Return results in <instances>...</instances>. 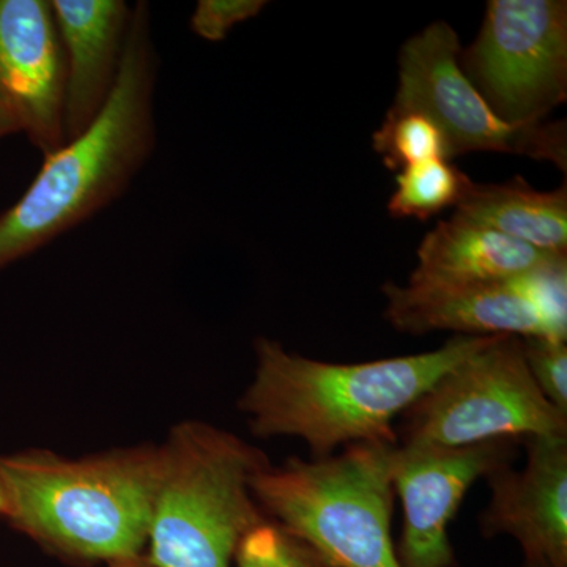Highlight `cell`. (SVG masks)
Instances as JSON below:
<instances>
[{
    "label": "cell",
    "instance_id": "obj_1",
    "mask_svg": "<svg viewBox=\"0 0 567 567\" xmlns=\"http://www.w3.org/2000/svg\"><path fill=\"white\" fill-rule=\"evenodd\" d=\"M495 338L456 334L432 352L347 364L312 360L257 338L256 371L238 410L257 439L295 436L315 457L357 443L398 445L399 416Z\"/></svg>",
    "mask_w": 567,
    "mask_h": 567
},
{
    "label": "cell",
    "instance_id": "obj_2",
    "mask_svg": "<svg viewBox=\"0 0 567 567\" xmlns=\"http://www.w3.org/2000/svg\"><path fill=\"white\" fill-rule=\"evenodd\" d=\"M158 70L151 7L140 0L102 114L81 136L43 156L28 189L0 213V271L89 221L130 188L156 147Z\"/></svg>",
    "mask_w": 567,
    "mask_h": 567
},
{
    "label": "cell",
    "instance_id": "obj_3",
    "mask_svg": "<svg viewBox=\"0 0 567 567\" xmlns=\"http://www.w3.org/2000/svg\"><path fill=\"white\" fill-rule=\"evenodd\" d=\"M7 524L76 566L145 554L162 475L159 445L115 447L81 458L48 450L2 456Z\"/></svg>",
    "mask_w": 567,
    "mask_h": 567
},
{
    "label": "cell",
    "instance_id": "obj_4",
    "mask_svg": "<svg viewBox=\"0 0 567 567\" xmlns=\"http://www.w3.org/2000/svg\"><path fill=\"white\" fill-rule=\"evenodd\" d=\"M162 450L145 557L155 567H234L267 522L251 484L270 464L259 447L200 421L175 424Z\"/></svg>",
    "mask_w": 567,
    "mask_h": 567
},
{
    "label": "cell",
    "instance_id": "obj_5",
    "mask_svg": "<svg viewBox=\"0 0 567 567\" xmlns=\"http://www.w3.org/2000/svg\"><path fill=\"white\" fill-rule=\"evenodd\" d=\"M395 446L357 443L331 456L268 465L254 476V498L268 520L330 567H399L391 536Z\"/></svg>",
    "mask_w": 567,
    "mask_h": 567
},
{
    "label": "cell",
    "instance_id": "obj_6",
    "mask_svg": "<svg viewBox=\"0 0 567 567\" xmlns=\"http://www.w3.org/2000/svg\"><path fill=\"white\" fill-rule=\"evenodd\" d=\"M398 445L461 447L527 436L567 439V413L529 374L522 339L496 336L429 388L395 423Z\"/></svg>",
    "mask_w": 567,
    "mask_h": 567
},
{
    "label": "cell",
    "instance_id": "obj_7",
    "mask_svg": "<svg viewBox=\"0 0 567 567\" xmlns=\"http://www.w3.org/2000/svg\"><path fill=\"white\" fill-rule=\"evenodd\" d=\"M461 52L457 32L442 20L406 40L391 107L431 117L445 134L450 159L472 152L509 153L554 164L566 174V122L503 121L466 78Z\"/></svg>",
    "mask_w": 567,
    "mask_h": 567
},
{
    "label": "cell",
    "instance_id": "obj_8",
    "mask_svg": "<svg viewBox=\"0 0 567 567\" xmlns=\"http://www.w3.org/2000/svg\"><path fill=\"white\" fill-rule=\"evenodd\" d=\"M458 61L499 118L546 121L567 99L566 0H491Z\"/></svg>",
    "mask_w": 567,
    "mask_h": 567
},
{
    "label": "cell",
    "instance_id": "obj_9",
    "mask_svg": "<svg viewBox=\"0 0 567 567\" xmlns=\"http://www.w3.org/2000/svg\"><path fill=\"white\" fill-rule=\"evenodd\" d=\"M520 446L514 439L461 447L395 446L393 486L404 513L394 543L399 567H457L450 525L466 492L513 464Z\"/></svg>",
    "mask_w": 567,
    "mask_h": 567
},
{
    "label": "cell",
    "instance_id": "obj_10",
    "mask_svg": "<svg viewBox=\"0 0 567 567\" xmlns=\"http://www.w3.org/2000/svg\"><path fill=\"white\" fill-rule=\"evenodd\" d=\"M65 61L51 0H0V107L41 156L65 144Z\"/></svg>",
    "mask_w": 567,
    "mask_h": 567
},
{
    "label": "cell",
    "instance_id": "obj_11",
    "mask_svg": "<svg viewBox=\"0 0 567 567\" xmlns=\"http://www.w3.org/2000/svg\"><path fill=\"white\" fill-rule=\"evenodd\" d=\"M522 446L524 468L505 465L486 477L492 495L481 533L513 537L525 559L567 567V439L527 436Z\"/></svg>",
    "mask_w": 567,
    "mask_h": 567
},
{
    "label": "cell",
    "instance_id": "obj_12",
    "mask_svg": "<svg viewBox=\"0 0 567 567\" xmlns=\"http://www.w3.org/2000/svg\"><path fill=\"white\" fill-rule=\"evenodd\" d=\"M65 61V142L96 121L121 73L133 6L125 0H51Z\"/></svg>",
    "mask_w": 567,
    "mask_h": 567
},
{
    "label": "cell",
    "instance_id": "obj_13",
    "mask_svg": "<svg viewBox=\"0 0 567 567\" xmlns=\"http://www.w3.org/2000/svg\"><path fill=\"white\" fill-rule=\"evenodd\" d=\"M388 323L404 334L451 331L458 336H546V324L503 282H386ZM554 339V338H551Z\"/></svg>",
    "mask_w": 567,
    "mask_h": 567
},
{
    "label": "cell",
    "instance_id": "obj_14",
    "mask_svg": "<svg viewBox=\"0 0 567 567\" xmlns=\"http://www.w3.org/2000/svg\"><path fill=\"white\" fill-rule=\"evenodd\" d=\"M551 256L555 254L539 251L454 213L425 235L417 248V267L409 279L503 282Z\"/></svg>",
    "mask_w": 567,
    "mask_h": 567
},
{
    "label": "cell",
    "instance_id": "obj_15",
    "mask_svg": "<svg viewBox=\"0 0 567 567\" xmlns=\"http://www.w3.org/2000/svg\"><path fill=\"white\" fill-rule=\"evenodd\" d=\"M456 215L544 252L567 254V185L539 192L522 177L470 183Z\"/></svg>",
    "mask_w": 567,
    "mask_h": 567
},
{
    "label": "cell",
    "instance_id": "obj_16",
    "mask_svg": "<svg viewBox=\"0 0 567 567\" xmlns=\"http://www.w3.org/2000/svg\"><path fill=\"white\" fill-rule=\"evenodd\" d=\"M472 182L468 175L445 159L417 164L395 177L388 212L395 219L427 221L446 208H456Z\"/></svg>",
    "mask_w": 567,
    "mask_h": 567
},
{
    "label": "cell",
    "instance_id": "obj_17",
    "mask_svg": "<svg viewBox=\"0 0 567 567\" xmlns=\"http://www.w3.org/2000/svg\"><path fill=\"white\" fill-rule=\"evenodd\" d=\"M372 148L394 173L436 159L451 162L445 134L431 117L417 111L390 107L382 125L372 134Z\"/></svg>",
    "mask_w": 567,
    "mask_h": 567
},
{
    "label": "cell",
    "instance_id": "obj_18",
    "mask_svg": "<svg viewBox=\"0 0 567 567\" xmlns=\"http://www.w3.org/2000/svg\"><path fill=\"white\" fill-rule=\"evenodd\" d=\"M506 282L535 309L550 338L567 341V254H555Z\"/></svg>",
    "mask_w": 567,
    "mask_h": 567
},
{
    "label": "cell",
    "instance_id": "obj_19",
    "mask_svg": "<svg viewBox=\"0 0 567 567\" xmlns=\"http://www.w3.org/2000/svg\"><path fill=\"white\" fill-rule=\"evenodd\" d=\"M234 567H330L315 548L275 522L267 520L246 535Z\"/></svg>",
    "mask_w": 567,
    "mask_h": 567
},
{
    "label": "cell",
    "instance_id": "obj_20",
    "mask_svg": "<svg viewBox=\"0 0 567 567\" xmlns=\"http://www.w3.org/2000/svg\"><path fill=\"white\" fill-rule=\"evenodd\" d=\"M522 339L529 374L544 398L567 413V344L546 336H525Z\"/></svg>",
    "mask_w": 567,
    "mask_h": 567
},
{
    "label": "cell",
    "instance_id": "obj_21",
    "mask_svg": "<svg viewBox=\"0 0 567 567\" xmlns=\"http://www.w3.org/2000/svg\"><path fill=\"white\" fill-rule=\"evenodd\" d=\"M267 7V0H200L189 18V29L199 39L219 43L237 25L259 17Z\"/></svg>",
    "mask_w": 567,
    "mask_h": 567
},
{
    "label": "cell",
    "instance_id": "obj_22",
    "mask_svg": "<svg viewBox=\"0 0 567 567\" xmlns=\"http://www.w3.org/2000/svg\"><path fill=\"white\" fill-rule=\"evenodd\" d=\"M10 516L9 488L3 476L2 456H0V520L6 522Z\"/></svg>",
    "mask_w": 567,
    "mask_h": 567
},
{
    "label": "cell",
    "instance_id": "obj_23",
    "mask_svg": "<svg viewBox=\"0 0 567 567\" xmlns=\"http://www.w3.org/2000/svg\"><path fill=\"white\" fill-rule=\"evenodd\" d=\"M107 567H155L148 561V558L145 557V554L136 555V557H128L122 559H115V561L110 563Z\"/></svg>",
    "mask_w": 567,
    "mask_h": 567
},
{
    "label": "cell",
    "instance_id": "obj_24",
    "mask_svg": "<svg viewBox=\"0 0 567 567\" xmlns=\"http://www.w3.org/2000/svg\"><path fill=\"white\" fill-rule=\"evenodd\" d=\"M11 134L20 133H18L17 125H14L13 121L6 114V111L0 107V141L6 140V137L11 136Z\"/></svg>",
    "mask_w": 567,
    "mask_h": 567
},
{
    "label": "cell",
    "instance_id": "obj_25",
    "mask_svg": "<svg viewBox=\"0 0 567 567\" xmlns=\"http://www.w3.org/2000/svg\"><path fill=\"white\" fill-rule=\"evenodd\" d=\"M522 567H558L551 563L543 561V559H524Z\"/></svg>",
    "mask_w": 567,
    "mask_h": 567
}]
</instances>
